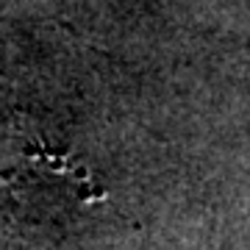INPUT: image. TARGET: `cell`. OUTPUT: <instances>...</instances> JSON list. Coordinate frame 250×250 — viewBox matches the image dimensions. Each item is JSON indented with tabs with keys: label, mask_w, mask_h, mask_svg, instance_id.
Here are the masks:
<instances>
[]
</instances>
